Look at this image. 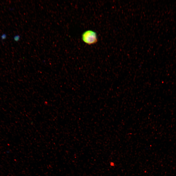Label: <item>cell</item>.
Segmentation results:
<instances>
[{"label":"cell","instance_id":"obj_3","mask_svg":"<svg viewBox=\"0 0 176 176\" xmlns=\"http://www.w3.org/2000/svg\"><path fill=\"white\" fill-rule=\"evenodd\" d=\"M7 37V35L5 33L2 34L1 36V38L2 40L6 39Z\"/></svg>","mask_w":176,"mask_h":176},{"label":"cell","instance_id":"obj_1","mask_svg":"<svg viewBox=\"0 0 176 176\" xmlns=\"http://www.w3.org/2000/svg\"><path fill=\"white\" fill-rule=\"evenodd\" d=\"M82 38L83 41L88 45L95 44L98 41L96 33L91 30H88L84 32L82 35Z\"/></svg>","mask_w":176,"mask_h":176},{"label":"cell","instance_id":"obj_2","mask_svg":"<svg viewBox=\"0 0 176 176\" xmlns=\"http://www.w3.org/2000/svg\"><path fill=\"white\" fill-rule=\"evenodd\" d=\"M20 36L19 35H17L13 37V39L14 41H18L20 39Z\"/></svg>","mask_w":176,"mask_h":176}]
</instances>
